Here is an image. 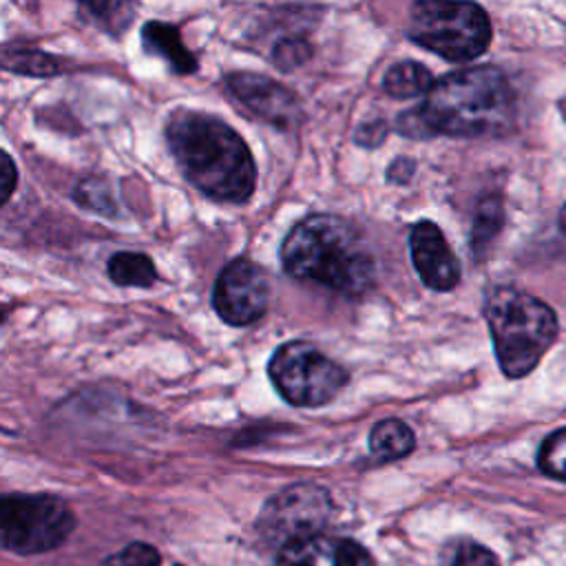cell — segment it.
Segmentation results:
<instances>
[{"instance_id": "cell-9", "label": "cell", "mask_w": 566, "mask_h": 566, "mask_svg": "<svg viewBox=\"0 0 566 566\" xmlns=\"http://www.w3.org/2000/svg\"><path fill=\"white\" fill-rule=\"evenodd\" d=\"M212 305L221 321L234 327L256 323L268 307L265 272L243 256L230 261L214 281Z\"/></svg>"}, {"instance_id": "cell-16", "label": "cell", "mask_w": 566, "mask_h": 566, "mask_svg": "<svg viewBox=\"0 0 566 566\" xmlns=\"http://www.w3.org/2000/svg\"><path fill=\"white\" fill-rule=\"evenodd\" d=\"M431 86H433V77H431L429 69L413 60L396 62L394 66L387 69V73L382 77V88L396 99L427 95Z\"/></svg>"}, {"instance_id": "cell-25", "label": "cell", "mask_w": 566, "mask_h": 566, "mask_svg": "<svg viewBox=\"0 0 566 566\" xmlns=\"http://www.w3.org/2000/svg\"><path fill=\"white\" fill-rule=\"evenodd\" d=\"M385 135H387V126H385V122H374L371 126H369V124H365V126H360V128H358V133H356V142H358V144H363V146H378V144H382Z\"/></svg>"}, {"instance_id": "cell-28", "label": "cell", "mask_w": 566, "mask_h": 566, "mask_svg": "<svg viewBox=\"0 0 566 566\" xmlns=\"http://www.w3.org/2000/svg\"><path fill=\"white\" fill-rule=\"evenodd\" d=\"M557 223H559V230L566 234V203L562 206V210L557 214Z\"/></svg>"}, {"instance_id": "cell-20", "label": "cell", "mask_w": 566, "mask_h": 566, "mask_svg": "<svg viewBox=\"0 0 566 566\" xmlns=\"http://www.w3.org/2000/svg\"><path fill=\"white\" fill-rule=\"evenodd\" d=\"M537 467L555 480H566V427L544 438L537 451Z\"/></svg>"}, {"instance_id": "cell-5", "label": "cell", "mask_w": 566, "mask_h": 566, "mask_svg": "<svg viewBox=\"0 0 566 566\" xmlns=\"http://www.w3.org/2000/svg\"><path fill=\"white\" fill-rule=\"evenodd\" d=\"M407 35L449 62H471L489 49L493 29L486 11L471 0H416Z\"/></svg>"}, {"instance_id": "cell-22", "label": "cell", "mask_w": 566, "mask_h": 566, "mask_svg": "<svg viewBox=\"0 0 566 566\" xmlns=\"http://www.w3.org/2000/svg\"><path fill=\"white\" fill-rule=\"evenodd\" d=\"M310 57H312V46L305 38H298V35L279 40V44L272 51V62L283 71H292L305 64Z\"/></svg>"}, {"instance_id": "cell-15", "label": "cell", "mask_w": 566, "mask_h": 566, "mask_svg": "<svg viewBox=\"0 0 566 566\" xmlns=\"http://www.w3.org/2000/svg\"><path fill=\"white\" fill-rule=\"evenodd\" d=\"M416 436L411 427L398 418H385L369 431V449L378 460H398L413 451Z\"/></svg>"}, {"instance_id": "cell-6", "label": "cell", "mask_w": 566, "mask_h": 566, "mask_svg": "<svg viewBox=\"0 0 566 566\" xmlns=\"http://www.w3.org/2000/svg\"><path fill=\"white\" fill-rule=\"evenodd\" d=\"M268 374L274 389L296 407L327 405L349 380L340 363L332 360L307 340L281 345L268 363Z\"/></svg>"}, {"instance_id": "cell-18", "label": "cell", "mask_w": 566, "mask_h": 566, "mask_svg": "<svg viewBox=\"0 0 566 566\" xmlns=\"http://www.w3.org/2000/svg\"><path fill=\"white\" fill-rule=\"evenodd\" d=\"M2 66L11 73L33 75V77H49L60 73V62L55 57L33 49H4Z\"/></svg>"}, {"instance_id": "cell-2", "label": "cell", "mask_w": 566, "mask_h": 566, "mask_svg": "<svg viewBox=\"0 0 566 566\" xmlns=\"http://www.w3.org/2000/svg\"><path fill=\"white\" fill-rule=\"evenodd\" d=\"M281 263L292 279L314 281L358 296L376 281V263L360 232L336 214L301 219L281 245Z\"/></svg>"}, {"instance_id": "cell-8", "label": "cell", "mask_w": 566, "mask_h": 566, "mask_svg": "<svg viewBox=\"0 0 566 566\" xmlns=\"http://www.w3.org/2000/svg\"><path fill=\"white\" fill-rule=\"evenodd\" d=\"M334 504L327 489L316 484H292L270 497L259 515V533L272 544H287L321 533L332 517Z\"/></svg>"}, {"instance_id": "cell-12", "label": "cell", "mask_w": 566, "mask_h": 566, "mask_svg": "<svg viewBox=\"0 0 566 566\" xmlns=\"http://www.w3.org/2000/svg\"><path fill=\"white\" fill-rule=\"evenodd\" d=\"M274 566H374V559L349 537L314 533L283 544Z\"/></svg>"}, {"instance_id": "cell-24", "label": "cell", "mask_w": 566, "mask_h": 566, "mask_svg": "<svg viewBox=\"0 0 566 566\" xmlns=\"http://www.w3.org/2000/svg\"><path fill=\"white\" fill-rule=\"evenodd\" d=\"M451 566H500V562L486 546L475 542H462L453 555Z\"/></svg>"}, {"instance_id": "cell-19", "label": "cell", "mask_w": 566, "mask_h": 566, "mask_svg": "<svg viewBox=\"0 0 566 566\" xmlns=\"http://www.w3.org/2000/svg\"><path fill=\"white\" fill-rule=\"evenodd\" d=\"M502 226V203L497 197H486L480 201L473 219L471 230V245L475 254H482V250L493 241Z\"/></svg>"}, {"instance_id": "cell-1", "label": "cell", "mask_w": 566, "mask_h": 566, "mask_svg": "<svg viewBox=\"0 0 566 566\" xmlns=\"http://www.w3.org/2000/svg\"><path fill=\"white\" fill-rule=\"evenodd\" d=\"M166 142L181 175L203 195L245 203L256 186V166L248 144L223 119L179 108L166 122Z\"/></svg>"}, {"instance_id": "cell-3", "label": "cell", "mask_w": 566, "mask_h": 566, "mask_svg": "<svg viewBox=\"0 0 566 566\" xmlns=\"http://www.w3.org/2000/svg\"><path fill=\"white\" fill-rule=\"evenodd\" d=\"M427 135L486 137L504 133L515 115L506 75L495 66H471L436 80L418 108Z\"/></svg>"}, {"instance_id": "cell-26", "label": "cell", "mask_w": 566, "mask_h": 566, "mask_svg": "<svg viewBox=\"0 0 566 566\" xmlns=\"http://www.w3.org/2000/svg\"><path fill=\"white\" fill-rule=\"evenodd\" d=\"M18 181V170L13 166V159L9 153H2V203L9 201V197L13 195Z\"/></svg>"}, {"instance_id": "cell-21", "label": "cell", "mask_w": 566, "mask_h": 566, "mask_svg": "<svg viewBox=\"0 0 566 566\" xmlns=\"http://www.w3.org/2000/svg\"><path fill=\"white\" fill-rule=\"evenodd\" d=\"M73 197L82 208H88L97 214H115V201H113L111 190L104 179L88 177V179L80 181Z\"/></svg>"}, {"instance_id": "cell-4", "label": "cell", "mask_w": 566, "mask_h": 566, "mask_svg": "<svg viewBox=\"0 0 566 566\" xmlns=\"http://www.w3.org/2000/svg\"><path fill=\"white\" fill-rule=\"evenodd\" d=\"M484 318L497 363L509 378L531 374L557 336L555 312L511 285H497L486 294Z\"/></svg>"}, {"instance_id": "cell-23", "label": "cell", "mask_w": 566, "mask_h": 566, "mask_svg": "<svg viewBox=\"0 0 566 566\" xmlns=\"http://www.w3.org/2000/svg\"><path fill=\"white\" fill-rule=\"evenodd\" d=\"M159 564H161V557L157 548L144 542H130L128 546L113 553L104 562V566H159Z\"/></svg>"}, {"instance_id": "cell-10", "label": "cell", "mask_w": 566, "mask_h": 566, "mask_svg": "<svg viewBox=\"0 0 566 566\" xmlns=\"http://www.w3.org/2000/svg\"><path fill=\"white\" fill-rule=\"evenodd\" d=\"M228 93L248 108L256 119L276 126V128H290L301 117V104L298 97L283 86L281 82L261 75V73H232L226 80Z\"/></svg>"}, {"instance_id": "cell-7", "label": "cell", "mask_w": 566, "mask_h": 566, "mask_svg": "<svg viewBox=\"0 0 566 566\" xmlns=\"http://www.w3.org/2000/svg\"><path fill=\"white\" fill-rule=\"evenodd\" d=\"M73 528V511L55 495L11 493L0 502V537L11 553L38 555L53 551Z\"/></svg>"}, {"instance_id": "cell-13", "label": "cell", "mask_w": 566, "mask_h": 566, "mask_svg": "<svg viewBox=\"0 0 566 566\" xmlns=\"http://www.w3.org/2000/svg\"><path fill=\"white\" fill-rule=\"evenodd\" d=\"M142 44L146 53L159 55L170 66L172 73L188 75V73H195L199 66L197 57L184 46L179 31L168 22L148 20L142 27Z\"/></svg>"}, {"instance_id": "cell-27", "label": "cell", "mask_w": 566, "mask_h": 566, "mask_svg": "<svg viewBox=\"0 0 566 566\" xmlns=\"http://www.w3.org/2000/svg\"><path fill=\"white\" fill-rule=\"evenodd\" d=\"M416 164L409 159V157H398L389 168H387V181H394V184H405L411 172H413Z\"/></svg>"}, {"instance_id": "cell-14", "label": "cell", "mask_w": 566, "mask_h": 566, "mask_svg": "<svg viewBox=\"0 0 566 566\" xmlns=\"http://www.w3.org/2000/svg\"><path fill=\"white\" fill-rule=\"evenodd\" d=\"M80 18L106 35H122L135 20V0H77Z\"/></svg>"}, {"instance_id": "cell-11", "label": "cell", "mask_w": 566, "mask_h": 566, "mask_svg": "<svg viewBox=\"0 0 566 566\" xmlns=\"http://www.w3.org/2000/svg\"><path fill=\"white\" fill-rule=\"evenodd\" d=\"M409 252L413 268L427 287L449 292L460 283V263L433 221L422 219L413 223L409 232Z\"/></svg>"}, {"instance_id": "cell-17", "label": "cell", "mask_w": 566, "mask_h": 566, "mask_svg": "<svg viewBox=\"0 0 566 566\" xmlns=\"http://www.w3.org/2000/svg\"><path fill=\"white\" fill-rule=\"evenodd\" d=\"M106 270L113 283L126 287H148L157 281L155 263L142 252H115Z\"/></svg>"}]
</instances>
